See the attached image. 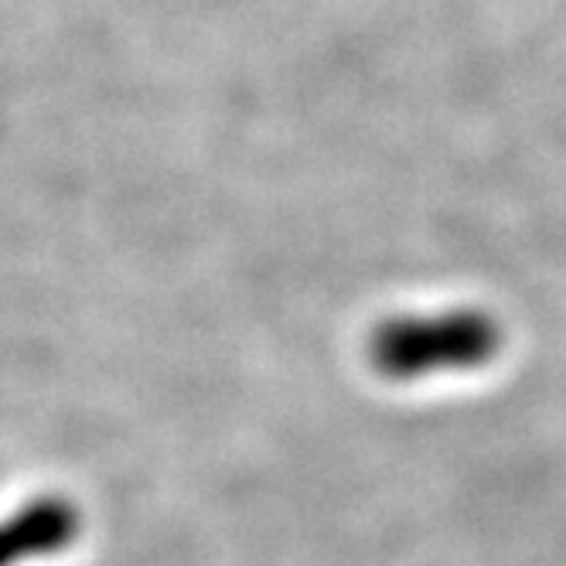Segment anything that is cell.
Here are the masks:
<instances>
[{
  "label": "cell",
  "instance_id": "2",
  "mask_svg": "<svg viewBox=\"0 0 566 566\" xmlns=\"http://www.w3.org/2000/svg\"><path fill=\"white\" fill-rule=\"evenodd\" d=\"M78 536V509L59 495L34 499L0 518V566L55 556Z\"/></svg>",
  "mask_w": 566,
  "mask_h": 566
},
{
  "label": "cell",
  "instance_id": "1",
  "mask_svg": "<svg viewBox=\"0 0 566 566\" xmlns=\"http://www.w3.org/2000/svg\"><path fill=\"white\" fill-rule=\"evenodd\" d=\"M499 348V321L474 307L389 317L373 328L366 345L369 366L389 382H417L440 373H471L489 366Z\"/></svg>",
  "mask_w": 566,
  "mask_h": 566
}]
</instances>
